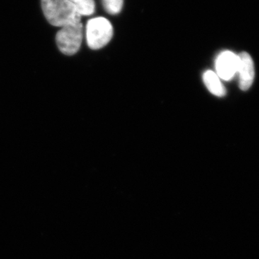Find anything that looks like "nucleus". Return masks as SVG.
Returning <instances> with one entry per match:
<instances>
[{
	"label": "nucleus",
	"instance_id": "6e6552de",
	"mask_svg": "<svg viewBox=\"0 0 259 259\" xmlns=\"http://www.w3.org/2000/svg\"><path fill=\"white\" fill-rule=\"evenodd\" d=\"M102 1L105 11L110 15L119 14L123 6L124 0H102Z\"/></svg>",
	"mask_w": 259,
	"mask_h": 259
},
{
	"label": "nucleus",
	"instance_id": "f257e3e1",
	"mask_svg": "<svg viewBox=\"0 0 259 259\" xmlns=\"http://www.w3.org/2000/svg\"><path fill=\"white\" fill-rule=\"evenodd\" d=\"M44 14L51 25L66 26L81 22V15L69 0H41Z\"/></svg>",
	"mask_w": 259,
	"mask_h": 259
},
{
	"label": "nucleus",
	"instance_id": "423d86ee",
	"mask_svg": "<svg viewBox=\"0 0 259 259\" xmlns=\"http://www.w3.org/2000/svg\"><path fill=\"white\" fill-rule=\"evenodd\" d=\"M202 79L209 93L217 97H223L226 95V88L223 86L221 79L215 72L210 70L206 71L203 74Z\"/></svg>",
	"mask_w": 259,
	"mask_h": 259
},
{
	"label": "nucleus",
	"instance_id": "20e7f679",
	"mask_svg": "<svg viewBox=\"0 0 259 259\" xmlns=\"http://www.w3.org/2000/svg\"><path fill=\"white\" fill-rule=\"evenodd\" d=\"M239 58L230 51H223L215 61L216 74L220 79L231 80L238 73Z\"/></svg>",
	"mask_w": 259,
	"mask_h": 259
},
{
	"label": "nucleus",
	"instance_id": "f03ea898",
	"mask_svg": "<svg viewBox=\"0 0 259 259\" xmlns=\"http://www.w3.org/2000/svg\"><path fill=\"white\" fill-rule=\"evenodd\" d=\"M88 47L93 50L105 47L113 36V27L107 19L98 17L90 19L85 30Z\"/></svg>",
	"mask_w": 259,
	"mask_h": 259
},
{
	"label": "nucleus",
	"instance_id": "0eeeda50",
	"mask_svg": "<svg viewBox=\"0 0 259 259\" xmlns=\"http://www.w3.org/2000/svg\"><path fill=\"white\" fill-rule=\"evenodd\" d=\"M74 5L81 16H90L95 12V3L94 0H69Z\"/></svg>",
	"mask_w": 259,
	"mask_h": 259
},
{
	"label": "nucleus",
	"instance_id": "39448f33",
	"mask_svg": "<svg viewBox=\"0 0 259 259\" xmlns=\"http://www.w3.org/2000/svg\"><path fill=\"white\" fill-rule=\"evenodd\" d=\"M239 64L238 73L239 74V87L245 91L250 88L254 80V66L249 54L242 52L238 55Z\"/></svg>",
	"mask_w": 259,
	"mask_h": 259
},
{
	"label": "nucleus",
	"instance_id": "7ed1b4c3",
	"mask_svg": "<svg viewBox=\"0 0 259 259\" xmlns=\"http://www.w3.org/2000/svg\"><path fill=\"white\" fill-rule=\"evenodd\" d=\"M83 36L81 22L62 27L56 36V44L62 54L73 56L79 51Z\"/></svg>",
	"mask_w": 259,
	"mask_h": 259
}]
</instances>
